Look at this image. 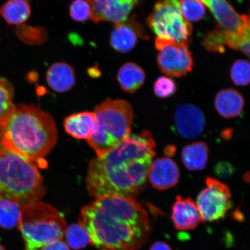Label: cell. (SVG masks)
<instances>
[{"mask_svg":"<svg viewBox=\"0 0 250 250\" xmlns=\"http://www.w3.org/2000/svg\"><path fill=\"white\" fill-rule=\"evenodd\" d=\"M155 143L147 130L127 137L120 145L90 162L86 176L89 194L96 198L106 196L132 197L146 185Z\"/></svg>","mask_w":250,"mask_h":250,"instance_id":"obj_1","label":"cell"},{"mask_svg":"<svg viewBox=\"0 0 250 250\" xmlns=\"http://www.w3.org/2000/svg\"><path fill=\"white\" fill-rule=\"evenodd\" d=\"M79 224L101 250H139L151 230L148 212L132 197L96 198L83 208Z\"/></svg>","mask_w":250,"mask_h":250,"instance_id":"obj_2","label":"cell"},{"mask_svg":"<svg viewBox=\"0 0 250 250\" xmlns=\"http://www.w3.org/2000/svg\"><path fill=\"white\" fill-rule=\"evenodd\" d=\"M58 130L54 118L32 104L14 106L0 121V143L10 151L37 164L54 147Z\"/></svg>","mask_w":250,"mask_h":250,"instance_id":"obj_3","label":"cell"},{"mask_svg":"<svg viewBox=\"0 0 250 250\" xmlns=\"http://www.w3.org/2000/svg\"><path fill=\"white\" fill-rule=\"evenodd\" d=\"M46 189L37 164L0 143V198L21 207L40 201Z\"/></svg>","mask_w":250,"mask_h":250,"instance_id":"obj_4","label":"cell"},{"mask_svg":"<svg viewBox=\"0 0 250 250\" xmlns=\"http://www.w3.org/2000/svg\"><path fill=\"white\" fill-rule=\"evenodd\" d=\"M94 113L95 130L87 142L97 155L101 156L117 147L130 136L133 108L124 100L108 98L96 106Z\"/></svg>","mask_w":250,"mask_h":250,"instance_id":"obj_5","label":"cell"},{"mask_svg":"<svg viewBox=\"0 0 250 250\" xmlns=\"http://www.w3.org/2000/svg\"><path fill=\"white\" fill-rule=\"evenodd\" d=\"M18 227L23 237L24 250H40L46 244L63 239L67 228L61 212L41 201L21 208Z\"/></svg>","mask_w":250,"mask_h":250,"instance_id":"obj_6","label":"cell"},{"mask_svg":"<svg viewBox=\"0 0 250 250\" xmlns=\"http://www.w3.org/2000/svg\"><path fill=\"white\" fill-rule=\"evenodd\" d=\"M147 23L158 38L189 44L192 26L184 17L178 0H158Z\"/></svg>","mask_w":250,"mask_h":250,"instance_id":"obj_7","label":"cell"},{"mask_svg":"<svg viewBox=\"0 0 250 250\" xmlns=\"http://www.w3.org/2000/svg\"><path fill=\"white\" fill-rule=\"evenodd\" d=\"M207 187L197 197L198 207L202 222H214L226 216L232 208V194L228 187L214 178L206 179Z\"/></svg>","mask_w":250,"mask_h":250,"instance_id":"obj_8","label":"cell"},{"mask_svg":"<svg viewBox=\"0 0 250 250\" xmlns=\"http://www.w3.org/2000/svg\"><path fill=\"white\" fill-rule=\"evenodd\" d=\"M188 46L186 43L156 37L155 46L159 51L157 62L162 73L181 77L192 71L193 59Z\"/></svg>","mask_w":250,"mask_h":250,"instance_id":"obj_9","label":"cell"},{"mask_svg":"<svg viewBox=\"0 0 250 250\" xmlns=\"http://www.w3.org/2000/svg\"><path fill=\"white\" fill-rule=\"evenodd\" d=\"M90 8V19L95 23L109 21L115 24L129 18L140 0H85Z\"/></svg>","mask_w":250,"mask_h":250,"instance_id":"obj_10","label":"cell"},{"mask_svg":"<svg viewBox=\"0 0 250 250\" xmlns=\"http://www.w3.org/2000/svg\"><path fill=\"white\" fill-rule=\"evenodd\" d=\"M216 20L220 29L230 32H242L250 29L249 16L235 11L230 0H201Z\"/></svg>","mask_w":250,"mask_h":250,"instance_id":"obj_11","label":"cell"},{"mask_svg":"<svg viewBox=\"0 0 250 250\" xmlns=\"http://www.w3.org/2000/svg\"><path fill=\"white\" fill-rule=\"evenodd\" d=\"M202 44L209 51L223 52L225 46L237 50L250 56V29L242 32H230L218 29L208 32L202 41Z\"/></svg>","mask_w":250,"mask_h":250,"instance_id":"obj_12","label":"cell"},{"mask_svg":"<svg viewBox=\"0 0 250 250\" xmlns=\"http://www.w3.org/2000/svg\"><path fill=\"white\" fill-rule=\"evenodd\" d=\"M175 123L178 132L186 139L198 137L204 130V114L198 107L190 104H181L175 112Z\"/></svg>","mask_w":250,"mask_h":250,"instance_id":"obj_13","label":"cell"},{"mask_svg":"<svg viewBox=\"0 0 250 250\" xmlns=\"http://www.w3.org/2000/svg\"><path fill=\"white\" fill-rule=\"evenodd\" d=\"M148 179L152 187L156 189H169L179 182V168L174 161L170 158H158L151 164Z\"/></svg>","mask_w":250,"mask_h":250,"instance_id":"obj_14","label":"cell"},{"mask_svg":"<svg viewBox=\"0 0 250 250\" xmlns=\"http://www.w3.org/2000/svg\"><path fill=\"white\" fill-rule=\"evenodd\" d=\"M145 37L140 24L134 19H129L123 22L115 24L112 30L110 44L115 51L126 53L132 51L140 38Z\"/></svg>","mask_w":250,"mask_h":250,"instance_id":"obj_15","label":"cell"},{"mask_svg":"<svg viewBox=\"0 0 250 250\" xmlns=\"http://www.w3.org/2000/svg\"><path fill=\"white\" fill-rule=\"evenodd\" d=\"M171 220L179 230L194 229L202 222L195 202L189 197L184 198L180 195L172 207Z\"/></svg>","mask_w":250,"mask_h":250,"instance_id":"obj_16","label":"cell"},{"mask_svg":"<svg viewBox=\"0 0 250 250\" xmlns=\"http://www.w3.org/2000/svg\"><path fill=\"white\" fill-rule=\"evenodd\" d=\"M65 131L77 139L88 140L95 132L96 117L93 112H82L70 115L64 121Z\"/></svg>","mask_w":250,"mask_h":250,"instance_id":"obj_17","label":"cell"},{"mask_svg":"<svg viewBox=\"0 0 250 250\" xmlns=\"http://www.w3.org/2000/svg\"><path fill=\"white\" fill-rule=\"evenodd\" d=\"M46 82L55 91L64 93L74 86L76 76L74 68L65 62L52 64L46 72Z\"/></svg>","mask_w":250,"mask_h":250,"instance_id":"obj_18","label":"cell"},{"mask_svg":"<svg viewBox=\"0 0 250 250\" xmlns=\"http://www.w3.org/2000/svg\"><path fill=\"white\" fill-rule=\"evenodd\" d=\"M214 105L218 114L227 118H234L241 114L245 101L237 90L226 89L221 90L215 96Z\"/></svg>","mask_w":250,"mask_h":250,"instance_id":"obj_19","label":"cell"},{"mask_svg":"<svg viewBox=\"0 0 250 250\" xmlns=\"http://www.w3.org/2000/svg\"><path fill=\"white\" fill-rule=\"evenodd\" d=\"M145 71L134 62H129L122 65L117 74V80L124 91L134 93L145 82Z\"/></svg>","mask_w":250,"mask_h":250,"instance_id":"obj_20","label":"cell"},{"mask_svg":"<svg viewBox=\"0 0 250 250\" xmlns=\"http://www.w3.org/2000/svg\"><path fill=\"white\" fill-rule=\"evenodd\" d=\"M208 147L204 142H196L184 146L181 159L188 170H202L208 161Z\"/></svg>","mask_w":250,"mask_h":250,"instance_id":"obj_21","label":"cell"},{"mask_svg":"<svg viewBox=\"0 0 250 250\" xmlns=\"http://www.w3.org/2000/svg\"><path fill=\"white\" fill-rule=\"evenodd\" d=\"M0 15L9 25L23 23L31 15L29 2L27 0H8L0 7Z\"/></svg>","mask_w":250,"mask_h":250,"instance_id":"obj_22","label":"cell"},{"mask_svg":"<svg viewBox=\"0 0 250 250\" xmlns=\"http://www.w3.org/2000/svg\"><path fill=\"white\" fill-rule=\"evenodd\" d=\"M21 212V206L17 202L0 198V226L5 229L18 226Z\"/></svg>","mask_w":250,"mask_h":250,"instance_id":"obj_23","label":"cell"},{"mask_svg":"<svg viewBox=\"0 0 250 250\" xmlns=\"http://www.w3.org/2000/svg\"><path fill=\"white\" fill-rule=\"evenodd\" d=\"M64 236L67 245L74 250L85 248L90 243L88 233L80 224H73L67 227Z\"/></svg>","mask_w":250,"mask_h":250,"instance_id":"obj_24","label":"cell"},{"mask_svg":"<svg viewBox=\"0 0 250 250\" xmlns=\"http://www.w3.org/2000/svg\"><path fill=\"white\" fill-rule=\"evenodd\" d=\"M14 95L13 86L5 78L0 77V121L14 108Z\"/></svg>","mask_w":250,"mask_h":250,"instance_id":"obj_25","label":"cell"},{"mask_svg":"<svg viewBox=\"0 0 250 250\" xmlns=\"http://www.w3.org/2000/svg\"><path fill=\"white\" fill-rule=\"evenodd\" d=\"M181 12L188 21H198L204 17L205 5L201 0H178Z\"/></svg>","mask_w":250,"mask_h":250,"instance_id":"obj_26","label":"cell"},{"mask_svg":"<svg viewBox=\"0 0 250 250\" xmlns=\"http://www.w3.org/2000/svg\"><path fill=\"white\" fill-rule=\"evenodd\" d=\"M250 65L246 60L237 61L234 62L230 70V77L235 85L246 86L250 83Z\"/></svg>","mask_w":250,"mask_h":250,"instance_id":"obj_27","label":"cell"},{"mask_svg":"<svg viewBox=\"0 0 250 250\" xmlns=\"http://www.w3.org/2000/svg\"><path fill=\"white\" fill-rule=\"evenodd\" d=\"M155 95L159 98H170L177 91L176 83L171 78L162 76L156 79L153 86Z\"/></svg>","mask_w":250,"mask_h":250,"instance_id":"obj_28","label":"cell"},{"mask_svg":"<svg viewBox=\"0 0 250 250\" xmlns=\"http://www.w3.org/2000/svg\"><path fill=\"white\" fill-rule=\"evenodd\" d=\"M70 15L77 21H85L90 17V8L85 0H74L70 7Z\"/></svg>","mask_w":250,"mask_h":250,"instance_id":"obj_29","label":"cell"},{"mask_svg":"<svg viewBox=\"0 0 250 250\" xmlns=\"http://www.w3.org/2000/svg\"><path fill=\"white\" fill-rule=\"evenodd\" d=\"M235 171L233 165L228 162H220L215 165L214 172L218 177L223 179H229Z\"/></svg>","mask_w":250,"mask_h":250,"instance_id":"obj_30","label":"cell"},{"mask_svg":"<svg viewBox=\"0 0 250 250\" xmlns=\"http://www.w3.org/2000/svg\"><path fill=\"white\" fill-rule=\"evenodd\" d=\"M40 250H70L69 246L64 240H56L43 246Z\"/></svg>","mask_w":250,"mask_h":250,"instance_id":"obj_31","label":"cell"},{"mask_svg":"<svg viewBox=\"0 0 250 250\" xmlns=\"http://www.w3.org/2000/svg\"><path fill=\"white\" fill-rule=\"evenodd\" d=\"M149 250H173L170 246L164 242H156L152 244Z\"/></svg>","mask_w":250,"mask_h":250,"instance_id":"obj_32","label":"cell"},{"mask_svg":"<svg viewBox=\"0 0 250 250\" xmlns=\"http://www.w3.org/2000/svg\"><path fill=\"white\" fill-rule=\"evenodd\" d=\"M0 250H6L4 247H3L2 245H0Z\"/></svg>","mask_w":250,"mask_h":250,"instance_id":"obj_33","label":"cell"}]
</instances>
